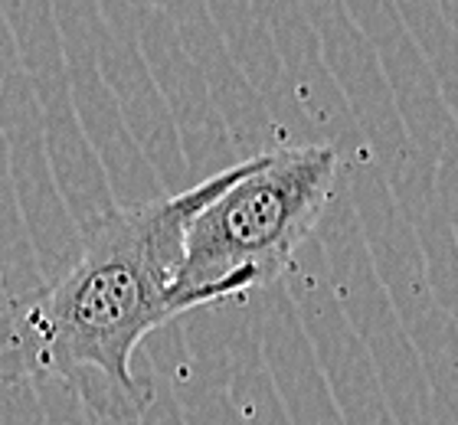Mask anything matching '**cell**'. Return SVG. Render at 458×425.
I'll use <instances>...</instances> for the list:
<instances>
[{"label":"cell","mask_w":458,"mask_h":425,"mask_svg":"<svg viewBox=\"0 0 458 425\" xmlns=\"http://www.w3.org/2000/svg\"><path fill=\"white\" fill-rule=\"evenodd\" d=\"M266 154L220 170L193 190L108 209L89 226L56 285L0 311V379L96 373L114 399L144 409L151 387L131 373L144 334L174 318L171 285L183 236L207 203L262 167Z\"/></svg>","instance_id":"1"},{"label":"cell","mask_w":458,"mask_h":425,"mask_svg":"<svg viewBox=\"0 0 458 425\" xmlns=\"http://www.w3.org/2000/svg\"><path fill=\"white\" fill-rule=\"evenodd\" d=\"M335 174V148H285L207 203L183 236L174 318L276 282L325 213Z\"/></svg>","instance_id":"2"}]
</instances>
